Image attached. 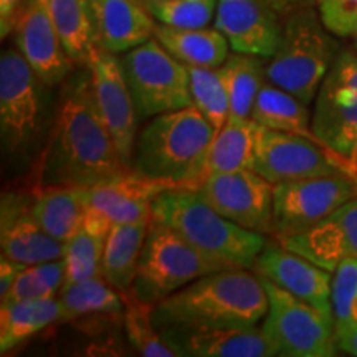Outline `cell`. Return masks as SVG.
I'll use <instances>...</instances> for the list:
<instances>
[{
  "mask_svg": "<svg viewBox=\"0 0 357 357\" xmlns=\"http://www.w3.org/2000/svg\"><path fill=\"white\" fill-rule=\"evenodd\" d=\"M189 70V88L192 106L218 131L230 116V100L225 84L217 68L211 66H192Z\"/></svg>",
  "mask_w": 357,
  "mask_h": 357,
  "instance_id": "33",
  "label": "cell"
},
{
  "mask_svg": "<svg viewBox=\"0 0 357 357\" xmlns=\"http://www.w3.org/2000/svg\"><path fill=\"white\" fill-rule=\"evenodd\" d=\"M111 222L89 208L83 225L65 242V287L95 276H102V255ZM63 287V288H65Z\"/></svg>",
  "mask_w": 357,
  "mask_h": 357,
  "instance_id": "26",
  "label": "cell"
},
{
  "mask_svg": "<svg viewBox=\"0 0 357 357\" xmlns=\"http://www.w3.org/2000/svg\"><path fill=\"white\" fill-rule=\"evenodd\" d=\"M311 3L287 15L275 55L265 66L266 82L310 106L339 55V43Z\"/></svg>",
  "mask_w": 357,
  "mask_h": 357,
  "instance_id": "5",
  "label": "cell"
},
{
  "mask_svg": "<svg viewBox=\"0 0 357 357\" xmlns=\"http://www.w3.org/2000/svg\"><path fill=\"white\" fill-rule=\"evenodd\" d=\"M159 333L178 356L266 357L273 356L261 329L230 326L162 324Z\"/></svg>",
  "mask_w": 357,
  "mask_h": 357,
  "instance_id": "17",
  "label": "cell"
},
{
  "mask_svg": "<svg viewBox=\"0 0 357 357\" xmlns=\"http://www.w3.org/2000/svg\"><path fill=\"white\" fill-rule=\"evenodd\" d=\"M88 71L98 113L118 147L124 167L132 169L139 114L124 77L121 60L114 53L98 47L89 58Z\"/></svg>",
  "mask_w": 357,
  "mask_h": 357,
  "instance_id": "14",
  "label": "cell"
},
{
  "mask_svg": "<svg viewBox=\"0 0 357 357\" xmlns=\"http://www.w3.org/2000/svg\"><path fill=\"white\" fill-rule=\"evenodd\" d=\"M124 296V323L126 334L134 349L144 357H177L172 346L160 336L153 319L154 305L144 303L132 296L131 291Z\"/></svg>",
  "mask_w": 357,
  "mask_h": 357,
  "instance_id": "34",
  "label": "cell"
},
{
  "mask_svg": "<svg viewBox=\"0 0 357 357\" xmlns=\"http://www.w3.org/2000/svg\"><path fill=\"white\" fill-rule=\"evenodd\" d=\"M263 126L252 118L229 116L218 129L207 155V174L253 169Z\"/></svg>",
  "mask_w": 357,
  "mask_h": 357,
  "instance_id": "25",
  "label": "cell"
},
{
  "mask_svg": "<svg viewBox=\"0 0 357 357\" xmlns=\"http://www.w3.org/2000/svg\"><path fill=\"white\" fill-rule=\"evenodd\" d=\"M281 17L261 0H218L213 25L235 53L271 58L283 33Z\"/></svg>",
  "mask_w": 357,
  "mask_h": 357,
  "instance_id": "16",
  "label": "cell"
},
{
  "mask_svg": "<svg viewBox=\"0 0 357 357\" xmlns=\"http://www.w3.org/2000/svg\"><path fill=\"white\" fill-rule=\"evenodd\" d=\"M276 242L334 273L347 258H357V195L305 234Z\"/></svg>",
  "mask_w": 357,
  "mask_h": 357,
  "instance_id": "20",
  "label": "cell"
},
{
  "mask_svg": "<svg viewBox=\"0 0 357 357\" xmlns=\"http://www.w3.org/2000/svg\"><path fill=\"white\" fill-rule=\"evenodd\" d=\"M324 25L337 37H351L357 30V0H314Z\"/></svg>",
  "mask_w": 357,
  "mask_h": 357,
  "instance_id": "38",
  "label": "cell"
},
{
  "mask_svg": "<svg viewBox=\"0 0 357 357\" xmlns=\"http://www.w3.org/2000/svg\"><path fill=\"white\" fill-rule=\"evenodd\" d=\"M253 171L273 185L341 172L357 176L349 160L339 158L321 142L266 128L258 139Z\"/></svg>",
  "mask_w": 357,
  "mask_h": 357,
  "instance_id": "12",
  "label": "cell"
},
{
  "mask_svg": "<svg viewBox=\"0 0 357 357\" xmlns=\"http://www.w3.org/2000/svg\"><path fill=\"white\" fill-rule=\"evenodd\" d=\"M331 305L336 333L357 323V258H347L334 270Z\"/></svg>",
  "mask_w": 357,
  "mask_h": 357,
  "instance_id": "37",
  "label": "cell"
},
{
  "mask_svg": "<svg viewBox=\"0 0 357 357\" xmlns=\"http://www.w3.org/2000/svg\"><path fill=\"white\" fill-rule=\"evenodd\" d=\"M215 132L194 106L154 116L136 139L132 171L178 189H197L207 177Z\"/></svg>",
  "mask_w": 357,
  "mask_h": 357,
  "instance_id": "3",
  "label": "cell"
},
{
  "mask_svg": "<svg viewBox=\"0 0 357 357\" xmlns=\"http://www.w3.org/2000/svg\"><path fill=\"white\" fill-rule=\"evenodd\" d=\"M2 255L24 265L58 260L65 255V242L52 236L33 217L32 204L24 197L3 194L0 215Z\"/></svg>",
  "mask_w": 357,
  "mask_h": 357,
  "instance_id": "21",
  "label": "cell"
},
{
  "mask_svg": "<svg viewBox=\"0 0 357 357\" xmlns=\"http://www.w3.org/2000/svg\"><path fill=\"white\" fill-rule=\"evenodd\" d=\"M337 346L347 354L357 356V323H352L347 328L336 333Z\"/></svg>",
  "mask_w": 357,
  "mask_h": 357,
  "instance_id": "41",
  "label": "cell"
},
{
  "mask_svg": "<svg viewBox=\"0 0 357 357\" xmlns=\"http://www.w3.org/2000/svg\"><path fill=\"white\" fill-rule=\"evenodd\" d=\"M12 33L17 50L45 86H55L68 77L75 63L56 32L48 0H29L19 10Z\"/></svg>",
  "mask_w": 357,
  "mask_h": 357,
  "instance_id": "15",
  "label": "cell"
},
{
  "mask_svg": "<svg viewBox=\"0 0 357 357\" xmlns=\"http://www.w3.org/2000/svg\"><path fill=\"white\" fill-rule=\"evenodd\" d=\"M22 0H0V26H2V38L12 33L15 19L19 15Z\"/></svg>",
  "mask_w": 357,
  "mask_h": 357,
  "instance_id": "40",
  "label": "cell"
},
{
  "mask_svg": "<svg viewBox=\"0 0 357 357\" xmlns=\"http://www.w3.org/2000/svg\"><path fill=\"white\" fill-rule=\"evenodd\" d=\"M273 189L275 185L257 171L242 169L207 174L195 190L236 225L261 235H275Z\"/></svg>",
  "mask_w": 357,
  "mask_h": 357,
  "instance_id": "13",
  "label": "cell"
},
{
  "mask_svg": "<svg viewBox=\"0 0 357 357\" xmlns=\"http://www.w3.org/2000/svg\"><path fill=\"white\" fill-rule=\"evenodd\" d=\"M52 19L75 65L88 66L98 48L89 0H48Z\"/></svg>",
  "mask_w": 357,
  "mask_h": 357,
  "instance_id": "30",
  "label": "cell"
},
{
  "mask_svg": "<svg viewBox=\"0 0 357 357\" xmlns=\"http://www.w3.org/2000/svg\"><path fill=\"white\" fill-rule=\"evenodd\" d=\"M119 60L141 118L192 106L187 65L171 55L155 37L126 52Z\"/></svg>",
  "mask_w": 357,
  "mask_h": 357,
  "instance_id": "8",
  "label": "cell"
},
{
  "mask_svg": "<svg viewBox=\"0 0 357 357\" xmlns=\"http://www.w3.org/2000/svg\"><path fill=\"white\" fill-rule=\"evenodd\" d=\"M98 47L126 53L154 37L155 19L142 0H89Z\"/></svg>",
  "mask_w": 357,
  "mask_h": 357,
  "instance_id": "22",
  "label": "cell"
},
{
  "mask_svg": "<svg viewBox=\"0 0 357 357\" xmlns=\"http://www.w3.org/2000/svg\"><path fill=\"white\" fill-rule=\"evenodd\" d=\"M250 118L266 129L298 134L319 142L312 132L307 105L270 82L263 83Z\"/></svg>",
  "mask_w": 357,
  "mask_h": 357,
  "instance_id": "29",
  "label": "cell"
},
{
  "mask_svg": "<svg viewBox=\"0 0 357 357\" xmlns=\"http://www.w3.org/2000/svg\"><path fill=\"white\" fill-rule=\"evenodd\" d=\"M154 37L171 55L185 65L218 68L229 58V40L215 26L178 29L159 24L154 29Z\"/></svg>",
  "mask_w": 357,
  "mask_h": 357,
  "instance_id": "24",
  "label": "cell"
},
{
  "mask_svg": "<svg viewBox=\"0 0 357 357\" xmlns=\"http://www.w3.org/2000/svg\"><path fill=\"white\" fill-rule=\"evenodd\" d=\"M159 24L204 29L215 19L218 0H142Z\"/></svg>",
  "mask_w": 357,
  "mask_h": 357,
  "instance_id": "36",
  "label": "cell"
},
{
  "mask_svg": "<svg viewBox=\"0 0 357 357\" xmlns=\"http://www.w3.org/2000/svg\"><path fill=\"white\" fill-rule=\"evenodd\" d=\"M260 280L268 296V312L260 329L273 356H336L339 346L333 316L293 296L273 281L263 276Z\"/></svg>",
  "mask_w": 357,
  "mask_h": 357,
  "instance_id": "6",
  "label": "cell"
},
{
  "mask_svg": "<svg viewBox=\"0 0 357 357\" xmlns=\"http://www.w3.org/2000/svg\"><path fill=\"white\" fill-rule=\"evenodd\" d=\"M129 171L98 113L91 79L79 77L66 84L38 164V189L98 185Z\"/></svg>",
  "mask_w": 357,
  "mask_h": 357,
  "instance_id": "1",
  "label": "cell"
},
{
  "mask_svg": "<svg viewBox=\"0 0 357 357\" xmlns=\"http://www.w3.org/2000/svg\"><path fill=\"white\" fill-rule=\"evenodd\" d=\"M61 319L71 321L89 314H116L124 310V296L105 276H95L68 284L58 294Z\"/></svg>",
  "mask_w": 357,
  "mask_h": 357,
  "instance_id": "32",
  "label": "cell"
},
{
  "mask_svg": "<svg viewBox=\"0 0 357 357\" xmlns=\"http://www.w3.org/2000/svg\"><path fill=\"white\" fill-rule=\"evenodd\" d=\"M354 38H356V50H357V30H356V33H354Z\"/></svg>",
  "mask_w": 357,
  "mask_h": 357,
  "instance_id": "43",
  "label": "cell"
},
{
  "mask_svg": "<svg viewBox=\"0 0 357 357\" xmlns=\"http://www.w3.org/2000/svg\"><path fill=\"white\" fill-rule=\"evenodd\" d=\"M25 266L29 265H24V263H19L12 260V258L2 255V258H0V298L10 289L13 281L25 270Z\"/></svg>",
  "mask_w": 357,
  "mask_h": 357,
  "instance_id": "39",
  "label": "cell"
},
{
  "mask_svg": "<svg viewBox=\"0 0 357 357\" xmlns=\"http://www.w3.org/2000/svg\"><path fill=\"white\" fill-rule=\"evenodd\" d=\"M42 86L25 56L7 48L0 56V131L8 153L19 154L38 139L42 131Z\"/></svg>",
  "mask_w": 357,
  "mask_h": 357,
  "instance_id": "11",
  "label": "cell"
},
{
  "mask_svg": "<svg viewBox=\"0 0 357 357\" xmlns=\"http://www.w3.org/2000/svg\"><path fill=\"white\" fill-rule=\"evenodd\" d=\"M151 220L113 223L102 255V276L118 291H131Z\"/></svg>",
  "mask_w": 357,
  "mask_h": 357,
  "instance_id": "23",
  "label": "cell"
},
{
  "mask_svg": "<svg viewBox=\"0 0 357 357\" xmlns=\"http://www.w3.org/2000/svg\"><path fill=\"white\" fill-rule=\"evenodd\" d=\"M357 195V176L333 174L278 184L273 189L275 238L305 234Z\"/></svg>",
  "mask_w": 357,
  "mask_h": 357,
  "instance_id": "10",
  "label": "cell"
},
{
  "mask_svg": "<svg viewBox=\"0 0 357 357\" xmlns=\"http://www.w3.org/2000/svg\"><path fill=\"white\" fill-rule=\"evenodd\" d=\"M253 271L258 276L273 281L293 296L333 316V271L324 270L307 258L284 248L278 242H266L257 258Z\"/></svg>",
  "mask_w": 357,
  "mask_h": 357,
  "instance_id": "18",
  "label": "cell"
},
{
  "mask_svg": "<svg viewBox=\"0 0 357 357\" xmlns=\"http://www.w3.org/2000/svg\"><path fill=\"white\" fill-rule=\"evenodd\" d=\"M61 319L58 296L3 303L0 306V349L12 351L25 339Z\"/></svg>",
  "mask_w": 357,
  "mask_h": 357,
  "instance_id": "28",
  "label": "cell"
},
{
  "mask_svg": "<svg viewBox=\"0 0 357 357\" xmlns=\"http://www.w3.org/2000/svg\"><path fill=\"white\" fill-rule=\"evenodd\" d=\"M265 66L261 56L245 55V53L229 55L218 66L217 70L229 93L230 116L250 118L258 93L266 82Z\"/></svg>",
  "mask_w": 357,
  "mask_h": 357,
  "instance_id": "31",
  "label": "cell"
},
{
  "mask_svg": "<svg viewBox=\"0 0 357 357\" xmlns=\"http://www.w3.org/2000/svg\"><path fill=\"white\" fill-rule=\"evenodd\" d=\"M220 270L229 268L208 260L167 225L151 220L131 294L158 305L200 276Z\"/></svg>",
  "mask_w": 357,
  "mask_h": 357,
  "instance_id": "7",
  "label": "cell"
},
{
  "mask_svg": "<svg viewBox=\"0 0 357 357\" xmlns=\"http://www.w3.org/2000/svg\"><path fill=\"white\" fill-rule=\"evenodd\" d=\"M88 211L79 187H42L32 202V212L37 222L45 231L61 242H66L77 234Z\"/></svg>",
  "mask_w": 357,
  "mask_h": 357,
  "instance_id": "27",
  "label": "cell"
},
{
  "mask_svg": "<svg viewBox=\"0 0 357 357\" xmlns=\"http://www.w3.org/2000/svg\"><path fill=\"white\" fill-rule=\"evenodd\" d=\"M311 128L321 144L354 166L357 154V53L339 52L314 98Z\"/></svg>",
  "mask_w": 357,
  "mask_h": 357,
  "instance_id": "9",
  "label": "cell"
},
{
  "mask_svg": "<svg viewBox=\"0 0 357 357\" xmlns=\"http://www.w3.org/2000/svg\"><path fill=\"white\" fill-rule=\"evenodd\" d=\"M261 2L268 3V6L273 7L276 12H280L281 15L287 17L289 12L294 10V8L306 6V3H310L311 0H261Z\"/></svg>",
  "mask_w": 357,
  "mask_h": 357,
  "instance_id": "42",
  "label": "cell"
},
{
  "mask_svg": "<svg viewBox=\"0 0 357 357\" xmlns=\"http://www.w3.org/2000/svg\"><path fill=\"white\" fill-rule=\"evenodd\" d=\"M268 296L260 276L242 268L213 271L164 298L153 307L162 324L252 328L265 318Z\"/></svg>",
  "mask_w": 357,
  "mask_h": 357,
  "instance_id": "2",
  "label": "cell"
},
{
  "mask_svg": "<svg viewBox=\"0 0 357 357\" xmlns=\"http://www.w3.org/2000/svg\"><path fill=\"white\" fill-rule=\"evenodd\" d=\"M151 220L167 225L208 260L225 268L253 270L265 235L247 230L218 213L195 189H169L153 202Z\"/></svg>",
  "mask_w": 357,
  "mask_h": 357,
  "instance_id": "4",
  "label": "cell"
},
{
  "mask_svg": "<svg viewBox=\"0 0 357 357\" xmlns=\"http://www.w3.org/2000/svg\"><path fill=\"white\" fill-rule=\"evenodd\" d=\"M354 166H356V169H357V154H356V160H354Z\"/></svg>",
  "mask_w": 357,
  "mask_h": 357,
  "instance_id": "44",
  "label": "cell"
},
{
  "mask_svg": "<svg viewBox=\"0 0 357 357\" xmlns=\"http://www.w3.org/2000/svg\"><path fill=\"white\" fill-rule=\"evenodd\" d=\"M169 189L178 187L151 181L129 171L102 184L79 187V192L88 208L101 213L113 225L151 220L154 199Z\"/></svg>",
  "mask_w": 357,
  "mask_h": 357,
  "instance_id": "19",
  "label": "cell"
},
{
  "mask_svg": "<svg viewBox=\"0 0 357 357\" xmlns=\"http://www.w3.org/2000/svg\"><path fill=\"white\" fill-rule=\"evenodd\" d=\"M65 258L25 266L17 276L10 289L2 296L3 303L33 300V298H55L65 287Z\"/></svg>",
  "mask_w": 357,
  "mask_h": 357,
  "instance_id": "35",
  "label": "cell"
}]
</instances>
